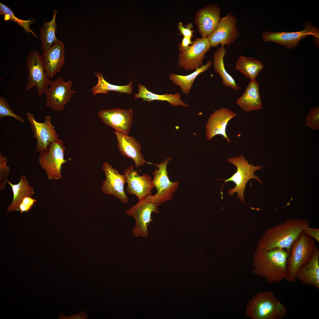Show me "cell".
I'll return each instance as SVG.
<instances>
[{"instance_id":"6da1fadb","label":"cell","mask_w":319,"mask_h":319,"mask_svg":"<svg viewBox=\"0 0 319 319\" xmlns=\"http://www.w3.org/2000/svg\"><path fill=\"white\" fill-rule=\"evenodd\" d=\"M310 224L309 221L305 219H288L266 230L258 240L256 250L281 248L290 253L293 243Z\"/></svg>"},{"instance_id":"7a4b0ae2","label":"cell","mask_w":319,"mask_h":319,"mask_svg":"<svg viewBox=\"0 0 319 319\" xmlns=\"http://www.w3.org/2000/svg\"><path fill=\"white\" fill-rule=\"evenodd\" d=\"M290 254L281 248L256 250L253 255L252 272L264 278L268 283H279L287 277V261Z\"/></svg>"},{"instance_id":"3957f363","label":"cell","mask_w":319,"mask_h":319,"mask_svg":"<svg viewBox=\"0 0 319 319\" xmlns=\"http://www.w3.org/2000/svg\"><path fill=\"white\" fill-rule=\"evenodd\" d=\"M246 315L252 319H282L287 308L271 291L260 292L248 301Z\"/></svg>"},{"instance_id":"277c9868","label":"cell","mask_w":319,"mask_h":319,"mask_svg":"<svg viewBox=\"0 0 319 319\" xmlns=\"http://www.w3.org/2000/svg\"><path fill=\"white\" fill-rule=\"evenodd\" d=\"M316 247L314 239L303 231L291 247L287 261V274L285 279L287 281L296 282L297 272L309 261Z\"/></svg>"},{"instance_id":"5b68a950","label":"cell","mask_w":319,"mask_h":319,"mask_svg":"<svg viewBox=\"0 0 319 319\" xmlns=\"http://www.w3.org/2000/svg\"><path fill=\"white\" fill-rule=\"evenodd\" d=\"M227 161L233 164L237 167V171L229 178L226 180L218 179L225 181L224 184L221 188V191L226 183L229 182H233L235 184V187L228 190V193L232 196L235 193H237V197L241 201L245 204V202L244 192L247 182L251 178H254L263 184L262 181L256 176L254 172L260 170L262 165L254 166L253 164H250L242 155L235 156L232 158L227 159Z\"/></svg>"},{"instance_id":"8992f818","label":"cell","mask_w":319,"mask_h":319,"mask_svg":"<svg viewBox=\"0 0 319 319\" xmlns=\"http://www.w3.org/2000/svg\"><path fill=\"white\" fill-rule=\"evenodd\" d=\"M171 158L172 157L167 158L159 164L147 163L156 166L158 169H155L152 172L154 176L153 182L154 188L157 190V192L154 195L146 196L145 199L148 201L155 204L158 206L165 201L172 199L173 194L179 185L178 181L171 182L168 175L167 165Z\"/></svg>"},{"instance_id":"52a82bcc","label":"cell","mask_w":319,"mask_h":319,"mask_svg":"<svg viewBox=\"0 0 319 319\" xmlns=\"http://www.w3.org/2000/svg\"><path fill=\"white\" fill-rule=\"evenodd\" d=\"M65 150L63 139H58L50 144L47 150L40 155L39 163L49 180H57L62 178V165L70 160L64 159Z\"/></svg>"},{"instance_id":"ba28073f","label":"cell","mask_w":319,"mask_h":319,"mask_svg":"<svg viewBox=\"0 0 319 319\" xmlns=\"http://www.w3.org/2000/svg\"><path fill=\"white\" fill-rule=\"evenodd\" d=\"M158 206L155 204L147 201L145 198L139 200L135 205L127 210L126 214L133 218L135 225L132 232L136 237H148V227L152 221V214L159 212Z\"/></svg>"},{"instance_id":"9c48e42d","label":"cell","mask_w":319,"mask_h":319,"mask_svg":"<svg viewBox=\"0 0 319 319\" xmlns=\"http://www.w3.org/2000/svg\"><path fill=\"white\" fill-rule=\"evenodd\" d=\"M26 62L28 72L26 89L28 90L35 87L37 95L40 96L47 90L50 79L47 76L39 52L36 50L31 51L26 58Z\"/></svg>"},{"instance_id":"30bf717a","label":"cell","mask_w":319,"mask_h":319,"mask_svg":"<svg viewBox=\"0 0 319 319\" xmlns=\"http://www.w3.org/2000/svg\"><path fill=\"white\" fill-rule=\"evenodd\" d=\"M72 84L71 79L65 82L61 77L54 81L50 80L48 87L45 93L46 107L54 111H62L75 93L71 89Z\"/></svg>"},{"instance_id":"8fae6325","label":"cell","mask_w":319,"mask_h":319,"mask_svg":"<svg viewBox=\"0 0 319 319\" xmlns=\"http://www.w3.org/2000/svg\"><path fill=\"white\" fill-rule=\"evenodd\" d=\"M211 47L207 38L197 39L187 50L180 52L178 67L187 71H195L203 65L205 55Z\"/></svg>"},{"instance_id":"7c38bea8","label":"cell","mask_w":319,"mask_h":319,"mask_svg":"<svg viewBox=\"0 0 319 319\" xmlns=\"http://www.w3.org/2000/svg\"><path fill=\"white\" fill-rule=\"evenodd\" d=\"M237 19L232 13L229 12L221 17L214 31L207 38L211 47L228 46L240 37L237 25Z\"/></svg>"},{"instance_id":"4fadbf2b","label":"cell","mask_w":319,"mask_h":319,"mask_svg":"<svg viewBox=\"0 0 319 319\" xmlns=\"http://www.w3.org/2000/svg\"><path fill=\"white\" fill-rule=\"evenodd\" d=\"M305 28L299 31L286 32H271L266 31L262 34L263 41H272L280 44L285 47L286 49L294 48L299 41L306 36L312 35L317 38L319 36V29L316 26L311 25L310 22L305 23Z\"/></svg>"},{"instance_id":"5bb4252c","label":"cell","mask_w":319,"mask_h":319,"mask_svg":"<svg viewBox=\"0 0 319 319\" xmlns=\"http://www.w3.org/2000/svg\"><path fill=\"white\" fill-rule=\"evenodd\" d=\"M27 120L33 131V137L37 140L35 151L41 153L47 150L49 145L58 139V135L51 123V117H45L43 123L37 121L34 115L29 112L27 114Z\"/></svg>"},{"instance_id":"9a60e30c","label":"cell","mask_w":319,"mask_h":319,"mask_svg":"<svg viewBox=\"0 0 319 319\" xmlns=\"http://www.w3.org/2000/svg\"><path fill=\"white\" fill-rule=\"evenodd\" d=\"M102 169L105 179L103 181L101 190L104 193L116 197L122 203L127 204L128 198L125 193L124 185L126 178L123 174H119L118 171L108 162L103 164Z\"/></svg>"},{"instance_id":"2e32d148","label":"cell","mask_w":319,"mask_h":319,"mask_svg":"<svg viewBox=\"0 0 319 319\" xmlns=\"http://www.w3.org/2000/svg\"><path fill=\"white\" fill-rule=\"evenodd\" d=\"M126 178L127 192L136 195L139 200L152 195V190L154 188L151 176L147 174L140 175L133 165L127 167L124 174Z\"/></svg>"},{"instance_id":"e0dca14e","label":"cell","mask_w":319,"mask_h":319,"mask_svg":"<svg viewBox=\"0 0 319 319\" xmlns=\"http://www.w3.org/2000/svg\"><path fill=\"white\" fill-rule=\"evenodd\" d=\"M98 115L103 123L115 131L127 134L130 132L133 121V112L131 109L117 108L103 110Z\"/></svg>"},{"instance_id":"ac0fdd59","label":"cell","mask_w":319,"mask_h":319,"mask_svg":"<svg viewBox=\"0 0 319 319\" xmlns=\"http://www.w3.org/2000/svg\"><path fill=\"white\" fill-rule=\"evenodd\" d=\"M236 115V113L226 108L215 110L210 116L206 124L207 139L210 140L215 136L220 135L230 143V140L226 133V128L229 121Z\"/></svg>"},{"instance_id":"d6986e66","label":"cell","mask_w":319,"mask_h":319,"mask_svg":"<svg viewBox=\"0 0 319 319\" xmlns=\"http://www.w3.org/2000/svg\"><path fill=\"white\" fill-rule=\"evenodd\" d=\"M221 13L220 8L215 4L205 6L197 12L195 23L202 37L208 38L214 31L221 18Z\"/></svg>"},{"instance_id":"ffe728a7","label":"cell","mask_w":319,"mask_h":319,"mask_svg":"<svg viewBox=\"0 0 319 319\" xmlns=\"http://www.w3.org/2000/svg\"><path fill=\"white\" fill-rule=\"evenodd\" d=\"M113 132L116 137L119 152L123 156L131 158L136 168L147 163L141 152V146L135 138L119 131Z\"/></svg>"},{"instance_id":"44dd1931","label":"cell","mask_w":319,"mask_h":319,"mask_svg":"<svg viewBox=\"0 0 319 319\" xmlns=\"http://www.w3.org/2000/svg\"><path fill=\"white\" fill-rule=\"evenodd\" d=\"M64 50V44L59 40L50 48L42 53L41 57L49 79L61 71L65 60Z\"/></svg>"},{"instance_id":"7402d4cb","label":"cell","mask_w":319,"mask_h":319,"mask_svg":"<svg viewBox=\"0 0 319 319\" xmlns=\"http://www.w3.org/2000/svg\"><path fill=\"white\" fill-rule=\"evenodd\" d=\"M319 250L316 247L311 259L300 268L295 275L302 284L319 289Z\"/></svg>"},{"instance_id":"603a6c76","label":"cell","mask_w":319,"mask_h":319,"mask_svg":"<svg viewBox=\"0 0 319 319\" xmlns=\"http://www.w3.org/2000/svg\"><path fill=\"white\" fill-rule=\"evenodd\" d=\"M236 103L241 109L247 112L262 108L259 84L256 80H250L244 93L237 100Z\"/></svg>"},{"instance_id":"cb8c5ba5","label":"cell","mask_w":319,"mask_h":319,"mask_svg":"<svg viewBox=\"0 0 319 319\" xmlns=\"http://www.w3.org/2000/svg\"><path fill=\"white\" fill-rule=\"evenodd\" d=\"M7 182L12 188L13 194L12 202L8 206L7 211H18L19 206L24 198L34 194V188L30 184L24 175L20 176V180L17 184H13L8 180Z\"/></svg>"},{"instance_id":"d4e9b609","label":"cell","mask_w":319,"mask_h":319,"mask_svg":"<svg viewBox=\"0 0 319 319\" xmlns=\"http://www.w3.org/2000/svg\"><path fill=\"white\" fill-rule=\"evenodd\" d=\"M139 93L135 94V98H141L143 101L149 102L152 101L157 100L167 102L173 106H182L188 107L189 105L181 100V95L179 92L174 94L167 93L159 95L148 91L146 87L141 84H138Z\"/></svg>"},{"instance_id":"484cf974","label":"cell","mask_w":319,"mask_h":319,"mask_svg":"<svg viewBox=\"0 0 319 319\" xmlns=\"http://www.w3.org/2000/svg\"><path fill=\"white\" fill-rule=\"evenodd\" d=\"M226 52L224 47L221 46L214 52L213 56L214 69L221 77L223 84L225 87H231L235 90H238L240 89V87L225 69L224 58Z\"/></svg>"},{"instance_id":"4316f807","label":"cell","mask_w":319,"mask_h":319,"mask_svg":"<svg viewBox=\"0 0 319 319\" xmlns=\"http://www.w3.org/2000/svg\"><path fill=\"white\" fill-rule=\"evenodd\" d=\"M212 64L211 61L209 60L205 65L197 69L190 74L182 75L172 74H170L169 79L173 84L178 86L182 92L187 95L190 92L193 83L196 78L201 73L210 68Z\"/></svg>"},{"instance_id":"83f0119b","label":"cell","mask_w":319,"mask_h":319,"mask_svg":"<svg viewBox=\"0 0 319 319\" xmlns=\"http://www.w3.org/2000/svg\"><path fill=\"white\" fill-rule=\"evenodd\" d=\"M57 12L56 9L53 10L52 19L49 22L44 21L40 30L39 36L43 51L49 49L59 40L56 36L57 30L56 19Z\"/></svg>"},{"instance_id":"f1b7e54d","label":"cell","mask_w":319,"mask_h":319,"mask_svg":"<svg viewBox=\"0 0 319 319\" xmlns=\"http://www.w3.org/2000/svg\"><path fill=\"white\" fill-rule=\"evenodd\" d=\"M263 68V64L254 57L241 56L235 64V69L250 80H255Z\"/></svg>"},{"instance_id":"f546056e","label":"cell","mask_w":319,"mask_h":319,"mask_svg":"<svg viewBox=\"0 0 319 319\" xmlns=\"http://www.w3.org/2000/svg\"><path fill=\"white\" fill-rule=\"evenodd\" d=\"M95 75L98 78L97 83L92 88L91 92L94 95L98 93L107 94L109 91H115L120 93H132L133 87L131 81L127 85L119 86L111 84L104 78L103 74L100 72H95Z\"/></svg>"},{"instance_id":"4dcf8cb0","label":"cell","mask_w":319,"mask_h":319,"mask_svg":"<svg viewBox=\"0 0 319 319\" xmlns=\"http://www.w3.org/2000/svg\"><path fill=\"white\" fill-rule=\"evenodd\" d=\"M0 15H4V20H11L16 22L28 34H32L34 37H37V35L30 28V25L35 21L33 18L27 20H22L17 17L12 11L5 4L0 3Z\"/></svg>"},{"instance_id":"1f68e13d","label":"cell","mask_w":319,"mask_h":319,"mask_svg":"<svg viewBox=\"0 0 319 319\" xmlns=\"http://www.w3.org/2000/svg\"><path fill=\"white\" fill-rule=\"evenodd\" d=\"M11 116L16 119L19 122L24 123L25 120L20 115L15 113L9 105L7 100L3 97H0V118Z\"/></svg>"},{"instance_id":"d6a6232c","label":"cell","mask_w":319,"mask_h":319,"mask_svg":"<svg viewBox=\"0 0 319 319\" xmlns=\"http://www.w3.org/2000/svg\"><path fill=\"white\" fill-rule=\"evenodd\" d=\"M306 125L312 130L319 129V106L310 109L305 118Z\"/></svg>"},{"instance_id":"836d02e7","label":"cell","mask_w":319,"mask_h":319,"mask_svg":"<svg viewBox=\"0 0 319 319\" xmlns=\"http://www.w3.org/2000/svg\"><path fill=\"white\" fill-rule=\"evenodd\" d=\"M8 160L6 157L2 156L0 154V190L5 189L6 185L7 183V181L8 172H9L10 167L7 166L6 163Z\"/></svg>"},{"instance_id":"e575fe53","label":"cell","mask_w":319,"mask_h":319,"mask_svg":"<svg viewBox=\"0 0 319 319\" xmlns=\"http://www.w3.org/2000/svg\"><path fill=\"white\" fill-rule=\"evenodd\" d=\"M36 202V200L31 196L25 197L20 204L18 211L21 213L28 211Z\"/></svg>"},{"instance_id":"d590c367","label":"cell","mask_w":319,"mask_h":319,"mask_svg":"<svg viewBox=\"0 0 319 319\" xmlns=\"http://www.w3.org/2000/svg\"><path fill=\"white\" fill-rule=\"evenodd\" d=\"M178 28L181 34L183 37L192 38L193 37L194 31L192 30L193 25L192 23H189L184 26L182 22H179L178 25Z\"/></svg>"},{"instance_id":"8d00e7d4","label":"cell","mask_w":319,"mask_h":319,"mask_svg":"<svg viewBox=\"0 0 319 319\" xmlns=\"http://www.w3.org/2000/svg\"><path fill=\"white\" fill-rule=\"evenodd\" d=\"M303 231L307 235L319 242V229L317 228H312L307 227L303 230Z\"/></svg>"},{"instance_id":"74e56055","label":"cell","mask_w":319,"mask_h":319,"mask_svg":"<svg viewBox=\"0 0 319 319\" xmlns=\"http://www.w3.org/2000/svg\"><path fill=\"white\" fill-rule=\"evenodd\" d=\"M88 318L87 314H85V312L81 310L78 314L71 315L69 316H65L63 314L61 315L59 319H87Z\"/></svg>"},{"instance_id":"f35d334b","label":"cell","mask_w":319,"mask_h":319,"mask_svg":"<svg viewBox=\"0 0 319 319\" xmlns=\"http://www.w3.org/2000/svg\"><path fill=\"white\" fill-rule=\"evenodd\" d=\"M190 38L183 37L180 44L178 45L179 51L180 52L184 51L187 50L192 45L193 41L191 40Z\"/></svg>"}]
</instances>
